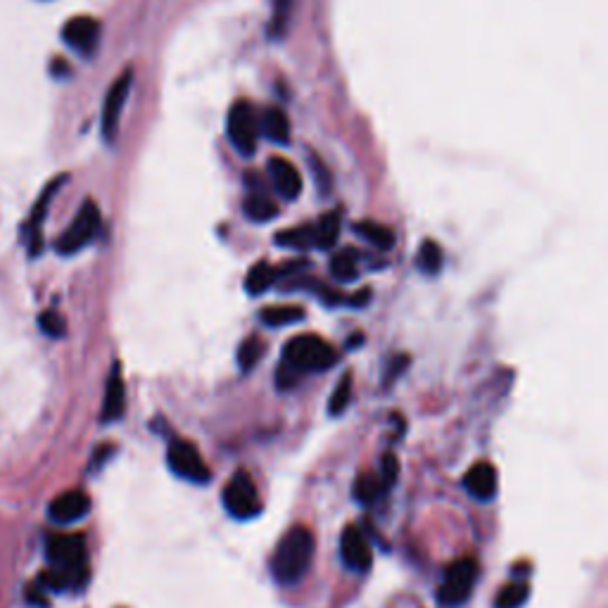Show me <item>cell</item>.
<instances>
[{"instance_id":"cell-3","label":"cell","mask_w":608,"mask_h":608,"mask_svg":"<svg viewBox=\"0 0 608 608\" xmlns=\"http://www.w3.org/2000/svg\"><path fill=\"white\" fill-rule=\"evenodd\" d=\"M281 364L302 378L304 373H318V371H328L331 366H335L337 352L333 350V344L326 343L324 337L309 333V335L292 337L291 343L285 344Z\"/></svg>"},{"instance_id":"cell-24","label":"cell","mask_w":608,"mask_h":608,"mask_svg":"<svg viewBox=\"0 0 608 608\" xmlns=\"http://www.w3.org/2000/svg\"><path fill=\"white\" fill-rule=\"evenodd\" d=\"M276 243L288 250H309L314 247V226H295V228L276 233Z\"/></svg>"},{"instance_id":"cell-25","label":"cell","mask_w":608,"mask_h":608,"mask_svg":"<svg viewBox=\"0 0 608 608\" xmlns=\"http://www.w3.org/2000/svg\"><path fill=\"white\" fill-rule=\"evenodd\" d=\"M352 492H354V499H357L359 504L371 506V504H376L378 499L385 495V487L376 476L362 473V476L354 480V487H352Z\"/></svg>"},{"instance_id":"cell-31","label":"cell","mask_w":608,"mask_h":608,"mask_svg":"<svg viewBox=\"0 0 608 608\" xmlns=\"http://www.w3.org/2000/svg\"><path fill=\"white\" fill-rule=\"evenodd\" d=\"M39 326L48 337H62L67 333L65 318L58 311H43L39 317Z\"/></svg>"},{"instance_id":"cell-33","label":"cell","mask_w":608,"mask_h":608,"mask_svg":"<svg viewBox=\"0 0 608 608\" xmlns=\"http://www.w3.org/2000/svg\"><path fill=\"white\" fill-rule=\"evenodd\" d=\"M407 366H409V357H407V354H397V357H392L390 364H388V371H385V388H390L397 378L402 376Z\"/></svg>"},{"instance_id":"cell-5","label":"cell","mask_w":608,"mask_h":608,"mask_svg":"<svg viewBox=\"0 0 608 608\" xmlns=\"http://www.w3.org/2000/svg\"><path fill=\"white\" fill-rule=\"evenodd\" d=\"M226 131H228L231 146L243 157H252L255 155L259 139V120L257 114H255V107L247 100H238L231 107V112L226 117Z\"/></svg>"},{"instance_id":"cell-15","label":"cell","mask_w":608,"mask_h":608,"mask_svg":"<svg viewBox=\"0 0 608 608\" xmlns=\"http://www.w3.org/2000/svg\"><path fill=\"white\" fill-rule=\"evenodd\" d=\"M463 487L470 496H476L480 502H489L496 492V469L487 461L470 466L469 473L463 476Z\"/></svg>"},{"instance_id":"cell-6","label":"cell","mask_w":608,"mask_h":608,"mask_svg":"<svg viewBox=\"0 0 608 608\" xmlns=\"http://www.w3.org/2000/svg\"><path fill=\"white\" fill-rule=\"evenodd\" d=\"M100 228V207L93 202V200H86L84 205H81L79 214L74 217L72 226L67 228L65 233L60 236L58 245H55V250L60 252V255H76L79 250H84L93 238H95V233Z\"/></svg>"},{"instance_id":"cell-9","label":"cell","mask_w":608,"mask_h":608,"mask_svg":"<svg viewBox=\"0 0 608 608\" xmlns=\"http://www.w3.org/2000/svg\"><path fill=\"white\" fill-rule=\"evenodd\" d=\"M131 86H133V72L131 69H126L120 79H114V84L110 86V91H107L105 105H103V120H100L103 139H105L107 143H114V140H117L121 112H124V105L126 100H129Z\"/></svg>"},{"instance_id":"cell-23","label":"cell","mask_w":608,"mask_h":608,"mask_svg":"<svg viewBox=\"0 0 608 608\" xmlns=\"http://www.w3.org/2000/svg\"><path fill=\"white\" fill-rule=\"evenodd\" d=\"M443 247L435 243V240H424L421 247H418V257L416 264L418 269L425 273V276H437V273L443 272Z\"/></svg>"},{"instance_id":"cell-27","label":"cell","mask_w":608,"mask_h":608,"mask_svg":"<svg viewBox=\"0 0 608 608\" xmlns=\"http://www.w3.org/2000/svg\"><path fill=\"white\" fill-rule=\"evenodd\" d=\"M292 7H295V0H273L272 22H269V36L272 39H283L285 33H288Z\"/></svg>"},{"instance_id":"cell-1","label":"cell","mask_w":608,"mask_h":608,"mask_svg":"<svg viewBox=\"0 0 608 608\" xmlns=\"http://www.w3.org/2000/svg\"><path fill=\"white\" fill-rule=\"evenodd\" d=\"M48 568L40 573L39 582L50 592H79L91 577L88 547L84 535L58 532L46 540Z\"/></svg>"},{"instance_id":"cell-10","label":"cell","mask_w":608,"mask_h":608,"mask_svg":"<svg viewBox=\"0 0 608 608\" xmlns=\"http://www.w3.org/2000/svg\"><path fill=\"white\" fill-rule=\"evenodd\" d=\"M62 40L79 55H93L100 40V22L88 14L72 17L62 27Z\"/></svg>"},{"instance_id":"cell-26","label":"cell","mask_w":608,"mask_h":608,"mask_svg":"<svg viewBox=\"0 0 608 608\" xmlns=\"http://www.w3.org/2000/svg\"><path fill=\"white\" fill-rule=\"evenodd\" d=\"M530 587L528 582H509L499 589V595L495 599V608H521L528 602Z\"/></svg>"},{"instance_id":"cell-32","label":"cell","mask_w":608,"mask_h":608,"mask_svg":"<svg viewBox=\"0 0 608 608\" xmlns=\"http://www.w3.org/2000/svg\"><path fill=\"white\" fill-rule=\"evenodd\" d=\"M397 478H399V461H397L395 454L388 452V454L383 456V461H380V478H378V480L383 483L385 492H388L390 487H395Z\"/></svg>"},{"instance_id":"cell-8","label":"cell","mask_w":608,"mask_h":608,"mask_svg":"<svg viewBox=\"0 0 608 608\" xmlns=\"http://www.w3.org/2000/svg\"><path fill=\"white\" fill-rule=\"evenodd\" d=\"M166 463H169V469H172L176 476L188 480V483L205 485L210 483V478H212V470H210V466L202 461L198 447L191 443H185V440H174V443L169 444V450H166Z\"/></svg>"},{"instance_id":"cell-4","label":"cell","mask_w":608,"mask_h":608,"mask_svg":"<svg viewBox=\"0 0 608 608\" xmlns=\"http://www.w3.org/2000/svg\"><path fill=\"white\" fill-rule=\"evenodd\" d=\"M478 580V563L470 556L456 559L450 568L444 570V577L437 589V604L444 608H456L469 602L473 585Z\"/></svg>"},{"instance_id":"cell-14","label":"cell","mask_w":608,"mask_h":608,"mask_svg":"<svg viewBox=\"0 0 608 608\" xmlns=\"http://www.w3.org/2000/svg\"><path fill=\"white\" fill-rule=\"evenodd\" d=\"M126 409V388L124 378H121V366L114 364L110 371L105 388V399H103V411H100V421L103 424H112L124 416Z\"/></svg>"},{"instance_id":"cell-18","label":"cell","mask_w":608,"mask_h":608,"mask_svg":"<svg viewBox=\"0 0 608 608\" xmlns=\"http://www.w3.org/2000/svg\"><path fill=\"white\" fill-rule=\"evenodd\" d=\"M354 233L357 236H362L364 240H369L373 247H378V250H392L395 247V231H392L390 226H383L378 224V221H359V224H354Z\"/></svg>"},{"instance_id":"cell-28","label":"cell","mask_w":608,"mask_h":608,"mask_svg":"<svg viewBox=\"0 0 608 608\" xmlns=\"http://www.w3.org/2000/svg\"><path fill=\"white\" fill-rule=\"evenodd\" d=\"M264 343H262V337L259 335H250L245 337L243 343L238 347V366L240 371H252L255 366L259 364V359L264 357Z\"/></svg>"},{"instance_id":"cell-12","label":"cell","mask_w":608,"mask_h":608,"mask_svg":"<svg viewBox=\"0 0 608 608\" xmlns=\"http://www.w3.org/2000/svg\"><path fill=\"white\" fill-rule=\"evenodd\" d=\"M88 511H91V496L86 492H81V489H67V492L55 496L50 506H48L50 518L55 523H62V525L81 521Z\"/></svg>"},{"instance_id":"cell-16","label":"cell","mask_w":608,"mask_h":608,"mask_svg":"<svg viewBox=\"0 0 608 608\" xmlns=\"http://www.w3.org/2000/svg\"><path fill=\"white\" fill-rule=\"evenodd\" d=\"M262 133L276 146H288L291 143V120L281 107H266L262 114Z\"/></svg>"},{"instance_id":"cell-19","label":"cell","mask_w":608,"mask_h":608,"mask_svg":"<svg viewBox=\"0 0 608 608\" xmlns=\"http://www.w3.org/2000/svg\"><path fill=\"white\" fill-rule=\"evenodd\" d=\"M340 226H343V219L340 212H328L318 219V224L314 226V247L318 250H331L333 245L340 238Z\"/></svg>"},{"instance_id":"cell-21","label":"cell","mask_w":608,"mask_h":608,"mask_svg":"<svg viewBox=\"0 0 608 608\" xmlns=\"http://www.w3.org/2000/svg\"><path fill=\"white\" fill-rule=\"evenodd\" d=\"M307 317L302 307H292V304H281V307H266L262 309V321L272 328H281V326L300 324Z\"/></svg>"},{"instance_id":"cell-20","label":"cell","mask_w":608,"mask_h":608,"mask_svg":"<svg viewBox=\"0 0 608 608\" xmlns=\"http://www.w3.org/2000/svg\"><path fill=\"white\" fill-rule=\"evenodd\" d=\"M243 210L257 224H266V221H272V219L278 217V205L266 192H250L247 200H245Z\"/></svg>"},{"instance_id":"cell-17","label":"cell","mask_w":608,"mask_h":608,"mask_svg":"<svg viewBox=\"0 0 608 608\" xmlns=\"http://www.w3.org/2000/svg\"><path fill=\"white\" fill-rule=\"evenodd\" d=\"M67 176H58V179L53 181V183L48 185L46 191L40 192L39 202H36V207H33L31 217H29V228H31V252L36 255L39 252V245H40V224H43V219H46L48 214V207H50V200H53V195L58 191H60L62 185H65Z\"/></svg>"},{"instance_id":"cell-35","label":"cell","mask_w":608,"mask_h":608,"mask_svg":"<svg viewBox=\"0 0 608 608\" xmlns=\"http://www.w3.org/2000/svg\"><path fill=\"white\" fill-rule=\"evenodd\" d=\"M112 452H114L112 444H103V447H98V450H95V454H93L91 470L93 469H100V466H103V463H105L107 459H110V454H112Z\"/></svg>"},{"instance_id":"cell-29","label":"cell","mask_w":608,"mask_h":608,"mask_svg":"<svg viewBox=\"0 0 608 608\" xmlns=\"http://www.w3.org/2000/svg\"><path fill=\"white\" fill-rule=\"evenodd\" d=\"M331 273L337 278V281H343V283L354 281V278L359 276V266H357V257H354V250L337 252L335 257L331 259Z\"/></svg>"},{"instance_id":"cell-34","label":"cell","mask_w":608,"mask_h":608,"mask_svg":"<svg viewBox=\"0 0 608 608\" xmlns=\"http://www.w3.org/2000/svg\"><path fill=\"white\" fill-rule=\"evenodd\" d=\"M311 166H314V172H317L318 191H324V192L331 191V176H328V172H326V166H324V172H321V162H318L317 157L311 159Z\"/></svg>"},{"instance_id":"cell-2","label":"cell","mask_w":608,"mask_h":608,"mask_svg":"<svg viewBox=\"0 0 608 608\" xmlns=\"http://www.w3.org/2000/svg\"><path fill=\"white\" fill-rule=\"evenodd\" d=\"M314 535L309 528L295 525L291 532H285L272 556V573L281 585H295L307 576V570L314 559Z\"/></svg>"},{"instance_id":"cell-11","label":"cell","mask_w":608,"mask_h":608,"mask_svg":"<svg viewBox=\"0 0 608 608\" xmlns=\"http://www.w3.org/2000/svg\"><path fill=\"white\" fill-rule=\"evenodd\" d=\"M340 556L343 563L354 573H366L373 563V551L366 540V535L357 525H347L340 537Z\"/></svg>"},{"instance_id":"cell-22","label":"cell","mask_w":608,"mask_h":608,"mask_svg":"<svg viewBox=\"0 0 608 608\" xmlns=\"http://www.w3.org/2000/svg\"><path fill=\"white\" fill-rule=\"evenodd\" d=\"M276 278H278L276 269H273L269 262H257V264L252 266L250 272H247V278H245V291L250 292V295H262L266 288H272Z\"/></svg>"},{"instance_id":"cell-7","label":"cell","mask_w":608,"mask_h":608,"mask_svg":"<svg viewBox=\"0 0 608 608\" xmlns=\"http://www.w3.org/2000/svg\"><path fill=\"white\" fill-rule=\"evenodd\" d=\"M224 506L238 521L255 518L262 511V499H259L257 485H255V480L245 470H238L231 478V483L224 487Z\"/></svg>"},{"instance_id":"cell-13","label":"cell","mask_w":608,"mask_h":608,"mask_svg":"<svg viewBox=\"0 0 608 608\" xmlns=\"http://www.w3.org/2000/svg\"><path fill=\"white\" fill-rule=\"evenodd\" d=\"M269 176H272V183L276 188V192L283 200H298L300 192H302V174L291 159L285 157H272L269 162Z\"/></svg>"},{"instance_id":"cell-30","label":"cell","mask_w":608,"mask_h":608,"mask_svg":"<svg viewBox=\"0 0 608 608\" xmlns=\"http://www.w3.org/2000/svg\"><path fill=\"white\" fill-rule=\"evenodd\" d=\"M350 399H352V373H344V376L337 380L335 390H333L331 402H328V414H331V416L344 414V409L350 407Z\"/></svg>"}]
</instances>
